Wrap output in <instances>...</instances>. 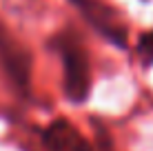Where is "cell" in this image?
<instances>
[{"label":"cell","mask_w":153,"mask_h":151,"mask_svg":"<svg viewBox=\"0 0 153 151\" xmlns=\"http://www.w3.org/2000/svg\"><path fill=\"white\" fill-rule=\"evenodd\" d=\"M56 49L60 51L62 67H65V93L71 102L82 105L91 89V71H89V58L78 36L60 33L53 40Z\"/></svg>","instance_id":"1"},{"label":"cell","mask_w":153,"mask_h":151,"mask_svg":"<svg viewBox=\"0 0 153 151\" xmlns=\"http://www.w3.org/2000/svg\"><path fill=\"white\" fill-rule=\"evenodd\" d=\"M138 49H140V54L144 56L149 62H153V31H149V33H144V36H140Z\"/></svg>","instance_id":"5"},{"label":"cell","mask_w":153,"mask_h":151,"mask_svg":"<svg viewBox=\"0 0 153 151\" xmlns=\"http://www.w3.org/2000/svg\"><path fill=\"white\" fill-rule=\"evenodd\" d=\"M42 142L49 151H91L84 136L65 118L53 120L47 129H42Z\"/></svg>","instance_id":"4"},{"label":"cell","mask_w":153,"mask_h":151,"mask_svg":"<svg viewBox=\"0 0 153 151\" xmlns=\"http://www.w3.org/2000/svg\"><path fill=\"white\" fill-rule=\"evenodd\" d=\"M71 2L80 9L84 13V18L107 40H111V42L118 45V47L126 45V29H124V25L115 18V13L111 9H107L102 2H98V0H71Z\"/></svg>","instance_id":"2"},{"label":"cell","mask_w":153,"mask_h":151,"mask_svg":"<svg viewBox=\"0 0 153 151\" xmlns=\"http://www.w3.org/2000/svg\"><path fill=\"white\" fill-rule=\"evenodd\" d=\"M0 60H2L7 74L11 76V80L20 89H25L29 85V69H31L29 54L13 38H9V33L2 27H0Z\"/></svg>","instance_id":"3"}]
</instances>
